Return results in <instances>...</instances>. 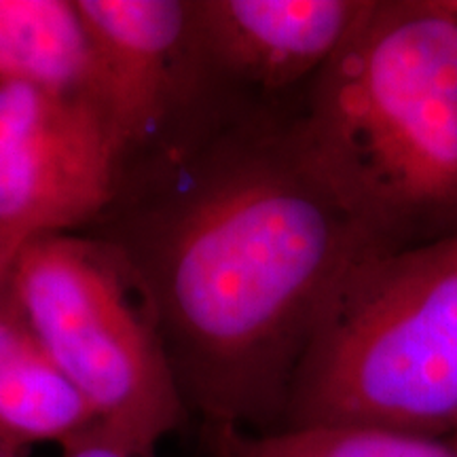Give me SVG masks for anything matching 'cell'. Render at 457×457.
Listing matches in <instances>:
<instances>
[{
	"label": "cell",
	"mask_w": 457,
	"mask_h": 457,
	"mask_svg": "<svg viewBox=\"0 0 457 457\" xmlns=\"http://www.w3.org/2000/svg\"><path fill=\"white\" fill-rule=\"evenodd\" d=\"M0 83L87 102L106 117L98 45L79 0H0Z\"/></svg>",
	"instance_id": "cell-9"
},
{
	"label": "cell",
	"mask_w": 457,
	"mask_h": 457,
	"mask_svg": "<svg viewBox=\"0 0 457 457\" xmlns=\"http://www.w3.org/2000/svg\"><path fill=\"white\" fill-rule=\"evenodd\" d=\"M60 457H145L138 453H129V451H123L119 447H112L100 438H96L94 434L81 438V441H74L72 445H66L62 447Z\"/></svg>",
	"instance_id": "cell-11"
},
{
	"label": "cell",
	"mask_w": 457,
	"mask_h": 457,
	"mask_svg": "<svg viewBox=\"0 0 457 457\" xmlns=\"http://www.w3.org/2000/svg\"><path fill=\"white\" fill-rule=\"evenodd\" d=\"M219 457H457V436H424L386 428L303 426L248 434L216 426Z\"/></svg>",
	"instance_id": "cell-10"
},
{
	"label": "cell",
	"mask_w": 457,
	"mask_h": 457,
	"mask_svg": "<svg viewBox=\"0 0 457 457\" xmlns=\"http://www.w3.org/2000/svg\"><path fill=\"white\" fill-rule=\"evenodd\" d=\"M17 254H20V248L11 242H7L4 237H0V293L7 288L11 270H13V262L17 259Z\"/></svg>",
	"instance_id": "cell-12"
},
{
	"label": "cell",
	"mask_w": 457,
	"mask_h": 457,
	"mask_svg": "<svg viewBox=\"0 0 457 457\" xmlns=\"http://www.w3.org/2000/svg\"><path fill=\"white\" fill-rule=\"evenodd\" d=\"M128 153L87 102L0 83V237L77 233L119 197Z\"/></svg>",
	"instance_id": "cell-5"
},
{
	"label": "cell",
	"mask_w": 457,
	"mask_h": 457,
	"mask_svg": "<svg viewBox=\"0 0 457 457\" xmlns=\"http://www.w3.org/2000/svg\"><path fill=\"white\" fill-rule=\"evenodd\" d=\"M102 239L134 273L187 403L239 430L284 413L337 288L386 250L307 155L293 119L199 148Z\"/></svg>",
	"instance_id": "cell-1"
},
{
	"label": "cell",
	"mask_w": 457,
	"mask_h": 457,
	"mask_svg": "<svg viewBox=\"0 0 457 457\" xmlns=\"http://www.w3.org/2000/svg\"><path fill=\"white\" fill-rule=\"evenodd\" d=\"M457 436V237L377 250L347 273L299 360L282 426Z\"/></svg>",
	"instance_id": "cell-3"
},
{
	"label": "cell",
	"mask_w": 457,
	"mask_h": 457,
	"mask_svg": "<svg viewBox=\"0 0 457 457\" xmlns=\"http://www.w3.org/2000/svg\"><path fill=\"white\" fill-rule=\"evenodd\" d=\"M98 45L106 117L125 153L142 146L179 104L185 66L199 60L191 4L79 0Z\"/></svg>",
	"instance_id": "cell-7"
},
{
	"label": "cell",
	"mask_w": 457,
	"mask_h": 457,
	"mask_svg": "<svg viewBox=\"0 0 457 457\" xmlns=\"http://www.w3.org/2000/svg\"><path fill=\"white\" fill-rule=\"evenodd\" d=\"M290 119L386 250L457 237V17L445 0H369Z\"/></svg>",
	"instance_id": "cell-2"
},
{
	"label": "cell",
	"mask_w": 457,
	"mask_h": 457,
	"mask_svg": "<svg viewBox=\"0 0 457 457\" xmlns=\"http://www.w3.org/2000/svg\"><path fill=\"white\" fill-rule=\"evenodd\" d=\"M445 4L451 9V13L457 17V0H445Z\"/></svg>",
	"instance_id": "cell-14"
},
{
	"label": "cell",
	"mask_w": 457,
	"mask_h": 457,
	"mask_svg": "<svg viewBox=\"0 0 457 457\" xmlns=\"http://www.w3.org/2000/svg\"><path fill=\"white\" fill-rule=\"evenodd\" d=\"M13 295L45 352L112 447L145 457L187 420V400L140 286L104 239L62 233L20 250Z\"/></svg>",
	"instance_id": "cell-4"
},
{
	"label": "cell",
	"mask_w": 457,
	"mask_h": 457,
	"mask_svg": "<svg viewBox=\"0 0 457 457\" xmlns=\"http://www.w3.org/2000/svg\"><path fill=\"white\" fill-rule=\"evenodd\" d=\"M96 432L94 415L45 352L9 284L0 293V447H66Z\"/></svg>",
	"instance_id": "cell-8"
},
{
	"label": "cell",
	"mask_w": 457,
	"mask_h": 457,
	"mask_svg": "<svg viewBox=\"0 0 457 457\" xmlns=\"http://www.w3.org/2000/svg\"><path fill=\"white\" fill-rule=\"evenodd\" d=\"M199 60L265 91L310 83L333 60L369 0H197Z\"/></svg>",
	"instance_id": "cell-6"
},
{
	"label": "cell",
	"mask_w": 457,
	"mask_h": 457,
	"mask_svg": "<svg viewBox=\"0 0 457 457\" xmlns=\"http://www.w3.org/2000/svg\"><path fill=\"white\" fill-rule=\"evenodd\" d=\"M0 457H26V455L15 453V451H9V449H3V447H0Z\"/></svg>",
	"instance_id": "cell-13"
}]
</instances>
